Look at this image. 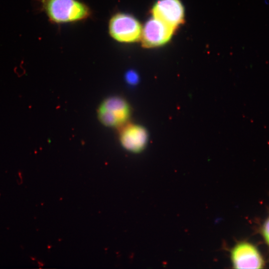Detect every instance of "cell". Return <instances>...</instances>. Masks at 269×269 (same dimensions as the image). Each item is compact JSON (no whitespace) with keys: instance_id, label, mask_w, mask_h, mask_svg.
I'll list each match as a JSON object with an SVG mask.
<instances>
[{"instance_id":"cell-1","label":"cell","mask_w":269,"mask_h":269,"mask_svg":"<svg viewBox=\"0 0 269 269\" xmlns=\"http://www.w3.org/2000/svg\"><path fill=\"white\" fill-rule=\"evenodd\" d=\"M37 10L44 11L53 22H73L88 17L90 10L77 0H33Z\"/></svg>"},{"instance_id":"cell-2","label":"cell","mask_w":269,"mask_h":269,"mask_svg":"<svg viewBox=\"0 0 269 269\" xmlns=\"http://www.w3.org/2000/svg\"><path fill=\"white\" fill-rule=\"evenodd\" d=\"M131 114V108L127 101L118 96L105 99L97 110L99 121L109 128H121L127 124Z\"/></svg>"},{"instance_id":"cell-3","label":"cell","mask_w":269,"mask_h":269,"mask_svg":"<svg viewBox=\"0 0 269 269\" xmlns=\"http://www.w3.org/2000/svg\"><path fill=\"white\" fill-rule=\"evenodd\" d=\"M109 30L111 36L117 41L131 43L140 38L142 28L137 20L133 16L119 13L111 18Z\"/></svg>"},{"instance_id":"cell-4","label":"cell","mask_w":269,"mask_h":269,"mask_svg":"<svg viewBox=\"0 0 269 269\" xmlns=\"http://www.w3.org/2000/svg\"><path fill=\"white\" fill-rule=\"evenodd\" d=\"M233 266L236 269H262L264 259L256 246L248 242L236 245L231 252Z\"/></svg>"},{"instance_id":"cell-5","label":"cell","mask_w":269,"mask_h":269,"mask_svg":"<svg viewBox=\"0 0 269 269\" xmlns=\"http://www.w3.org/2000/svg\"><path fill=\"white\" fill-rule=\"evenodd\" d=\"M174 28L153 16L144 24L140 38L143 46L153 47L166 42L171 37Z\"/></svg>"},{"instance_id":"cell-6","label":"cell","mask_w":269,"mask_h":269,"mask_svg":"<svg viewBox=\"0 0 269 269\" xmlns=\"http://www.w3.org/2000/svg\"><path fill=\"white\" fill-rule=\"evenodd\" d=\"M147 139V132L141 126L127 123L121 127L120 141L123 147L128 151L140 152L146 146Z\"/></svg>"},{"instance_id":"cell-7","label":"cell","mask_w":269,"mask_h":269,"mask_svg":"<svg viewBox=\"0 0 269 269\" xmlns=\"http://www.w3.org/2000/svg\"><path fill=\"white\" fill-rule=\"evenodd\" d=\"M153 16L174 29L183 20L184 10L179 0H159L152 11Z\"/></svg>"},{"instance_id":"cell-8","label":"cell","mask_w":269,"mask_h":269,"mask_svg":"<svg viewBox=\"0 0 269 269\" xmlns=\"http://www.w3.org/2000/svg\"><path fill=\"white\" fill-rule=\"evenodd\" d=\"M261 233L265 242L269 248V215L261 227Z\"/></svg>"},{"instance_id":"cell-9","label":"cell","mask_w":269,"mask_h":269,"mask_svg":"<svg viewBox=\"0 0 269 269\" xmlns=\"http://www.w3.org/2000/svg\"><path fill=\"white\" fill-rule=\"evenodd\" d=\"M127 79L128 82L131 83H134L137 81V76L134 72L131 71L127 75Z\"/></svg>"}]
</instances>
